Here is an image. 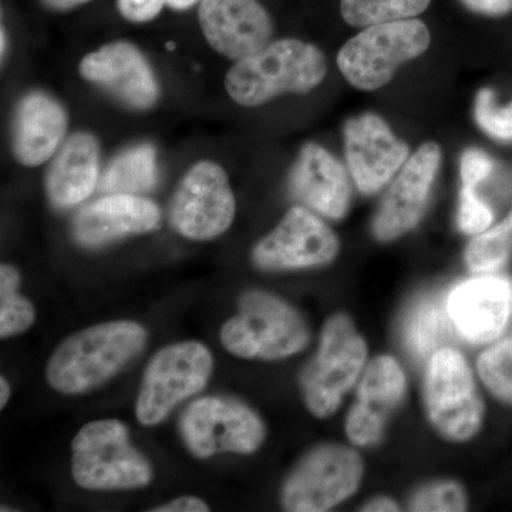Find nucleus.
I'll return each instance as SVG.
<instances>
[{"label": "nucleus", "instance_id": "b1692460", "mask_svg": "<svg viewBox=\"0 0 512 512\" xmlns=\"http://www.w3.org/2000/svg\"><path fill=\"white\" fill-rule=\"evenodd\" d=\"M431 0H340V13L353 28L414 19L429 8Z\"/></svg>", "mask_w": 512, "mask_h": 512}, {"label": "nucleus", "instance_id": "4be33fe9", "mask_svg": "<svg viewBox=\"0 0 512 512\" xmlns=\"http://www.w3.org/2000/svg\"><path fill=\"white\" fill-rule=\"evenodd\" d=\"M99 161V143L92 134L76 133L67 138L47 174L52 204L69 208L89 198L99 178Z\"/></svg>", "mask_w": 512, "mask_h": 512}, {"label": "nucleus", "instance_id": "dca6fc26", "mask_svg": "<svg viewBox=\"0 0 512 512\" xmlns=\"http://www.w3.org/2000/svg\"><path fill=\"white\" fill-rule=\"evenodd\" d=\"M345 151L350 175L365 195L382 190L409 156V147L394 136L382 117L373 113L346 123Z\"/></svg>", "mask_w": 512, "mask_h": 512}, {"label": "nucleus", "instance_id": "423d86ee", "mask_svg": "<svg viewBox=\"0 0 512 512\" xmlns=\"http://www.w3.org/2000/svg\"><path fill=\"white\" fill-rule=\"evenodd\" d=\"M72 476L86 490H137L151 483L154 471L131 446L126 424L109 419L87 423L74 436Z\"/></svg>", "mask_w": 512, "mask_h": 512}, {"label": "nucleus", "instance_id": "e433bc0d", "mask_svg": "<svg viewBox=\"0 0 512 512\" xmlns=\"http://www.w3.org/2000/svg\"><path fill=\"white\" fill-rule=\"evenodd\" d=\"M40 2H42V5L47 9L63 12V10L79 8V6L90 2V0H40Z\"/></svg>", "mask_w": 512, "mask_h": 512}, {"label": "nucleus", "instance_id": "4c0bfd02", "mask_svg": "<svg viewBox=\"0 0 512 512\" xmlns=\"http://www.w3.org/2000/svg\"><path fill=\"white\" fill-rule=\"evenodd\" d=\"M10 397V386L8 380L5 377L0 379V407H5L9 402Z\"/></svg>", "mask_w": 512, "mask_h": 512}, {"label": "nucleus", "instance_id": "72a5a7b5", "mask_svg": "<svg viewBox=\"0 0 512 512\" xmlns=\"http://www.w3.org/2000/svg\"><path fill=\"white\" fill-rule=\"evenodd\" d=\"M471 12L478 15L501 18L512 12V0H460Z\"/></svg>", "mask_w": 512, "mask_h": 512}, {"label": "nucleus", "instance_id": "412c9836", "mask_svg": "<svg viewBox=\"0 0 512 512\" xmlns=\"http://www.w3.org/2000/svg\"><path fill=\"white\" fill-rule=\"evenodd\" d=\"M67 114L49 94L33 92L20 100L13 126V151L19 163L37 167L46 163L62 144Z\"/></svg>", "mask_w": 512, "mask_h": 512}, {"label": "nucleus", "instance_id": "ddd939ff", "mask_svg": "<svg viewBox=\"0 0 512 512\" xmlns=\"http://www.w3.org/2000/svg\"><path fill=\"white\" fill-rule=\"evenodd\" d=\"M406 394V372L396 357L379 355L369 360L345 417L349 444L356 448L379 446L390 419L402 406Z\"/></svg>", "mask_w": 512, "mask_h": 512}, {"label": "nucleus", "instance_id": "4468645a", "mask_svg": "<svg viewBox=\"0 0 512 512\" xmlns=\"http://www.w3.org/2000/svg\"><path fill=\"white\" fill-rule=\"evenodd\" d=\"M440 161V147L426 143L404 163L373 220L372 232L377 241H396L420 224Z\"/></svg>", "mask_w": 512, "mask_h": 512}, {"label": "nucleus", "instance_id": "6ab92c4d", "mask_svg": "<svg viewBox=\"0 0 512 512\" xmlns=\"http://www.w3.org/2000/svg\"><path fill=\"white\" fill-rule=\"evenodd\" d=\"M160 224L156 202L136 194H110L79 211L73 237L83 247H103L128 235L156 231Z\"/></svg>", "mask_w": 512, "mask_h": 512}, {"label": "nucleus", "instance_id": "1a4fd4ad", "mask_svg": "<svg viewBox=\"0 0 512 512\" xmlns=\"http://www.w3.org/2000/svg\"><path fill=\"white\" fill-rule=\"evenodd\" d=\"M214 359L200 342L167 346L153 356L144 372L138 393L136 416L143 426H157L178 404L205 389Z\"/></svg>", "mask_w": 512, "mask_h": 512}, {"label": "nucleus", "instance_id": "f704fd0d", "mask_svg": "<svg viewBox=\"0 0 512 512\" xmlns=\"http://www.w3.org/2000/svg\"><path fill=\"white\" fill-rule=\"evenodd\" d=\"M154 512H207L210 507L201 498L184 495V497L175 498L170 503L153 508Z\"/></svg>", "mask_w": 512, "mask_h": 512}, {"label": "nucleus", "instance_id": "f3484780", "mask_svg": "<svg viewBox=\"0 0 512 512\" xmlns=\"http://www.w3.org/2000/svg\"><path fill=\"white\" fill-rule=\"evenodd\" d=\"M198 20L215 52L241 60L271 43L274 25L258 0H202Z\"/></svg>", "mask_w": 512, "mask_h": 512}, {"label": "nucleus", "instance_id": "7c9ffc66", "mask_svg": "<svg viewBox=\"0 0 512 512\" xmlns=\"http://www.w3.org/2000/svg\"><path fill=\"white\" fill-rule=\"evenodd\" d=\"M493 220V211L478 197L476 188L464 187L463 185L457 214V224L460 231L474 237V235L487 231L493 224Z\"/></svg>", "mask_w": 512, "mask_h": 512}, {"label": "nucleus", "instance_id": "6e6552de", "mask_svg": "<svg viewBox=\"0 0 512 512\" xmlns=\"http://www.w3.org/2000/svg\"><path fill=\"white\" fill-rule=\"evenodd\" d=\"M430 32L419 19L369 26L340 49L338 66L353 87L373 92L386 86L402 64L423 55Z\"/></svg>", "mask_w": 512, "mask_h": 512}, {"label": "nucleus", "instance_id": "c756f323", "mask_svg": "<svg viewBox=\"0 0 512 512\" xmlns=\"http://www.w3.org/2000/svg\"><path fill=\"white\" fill-rule=\"evenodd\" d=\"M474 116L481 130L498 141H512V101L507 107H498L493 90L478 92Z\"/></svg>", "mask_w": 512, "mask_h": 512}, {"label": "nucleus", "instance_id": "58836bf2", "mask_svg": "<svg viewBox=\"0 0 512 512\" xmlns=\"http://www.w3.org/2000/svg\"><path fill=\"white\" fill-rule=\"evenodd\" d=\"M5 29L2 28V59H5L6 52V43H8V39H6Z\"/></svg>", "mask_w": 512, "mask_h": 512}, {"label": "nucleus", "instance_id": "393cba45", "mask_svg": "<svg viewBox=\"0 0 512 512\" xmlns=\"http://www.w3.org/2000/svg\"><path fill=\"white\" fill-rule=\"evenodd\" d=\"M476 373L495 400L512 407V332L500 336L480 353Z\"/></svg>", "mask_w": 512, "mask_h": 512}, {"label": "nucleus", "instance_id": "bb28decb", "mask_svg": "<svg viewBox=\"0 0 512 512\" xmlns=\"http://www.w3.org/2000/svg\"><path fill=\"white\" fill-rule=\"evenodd\" d=\"M19 272L12 265L0 266V338H12L32 328L36 311L18 292Z\"/></svg>", "mask_w": 512, "mask_h": 512}, {"label": "nucleus", "instance_id": "c9c22d12", "mask_svg": "<svg viewBox=\"0 0 512 512\" xmlns=\"http://www.w3.org/2000/svg\"><path fill=\"white\" fill-rule=\"evenodd\" d=\"M362 512H397L402 511V507L397 503L394 498L389 495H377V497L370 498L360 508Z\"/></svg>", "mask_w": 512, "mask_h": 512}, {"label": "nucleus", "instance_id": "473e14b6", "mask_svg": "<svg viewBox=\"0 0 512 512\" xmlns=\"http://www.w3.org/2000/svg\"><path fill=\"white\" fill-rule=\"evenodd\" d=\"M461 181L464 187L476 188L493 171V161L477 148H470L461 157Z\"/></svg>", "mask_w": 512, "mask_h": 512}, {"label": "nucleus", "instance_id": "f257e3e1", "mask_svg": "<svg viewBox=\"0 0 512 512\" xmlns=\"http://www.w3.org/2000/svg\"><path fill=\"white\" fill-rule=\"evenodd\" d=\"M147 332L131 320L100 323L69 336L50 357L46 379L63 394L96 389L120 373L144 349Z\"/></svg>", "mask_w": 512, "mask_h": 512}, {"label": "nucleus", "instance_id": "9d476101", "mask_svg": "<svg viewBox=\"0 0 512 512\" xmlns=\"http://www.w3.org/2000/svg\"><path fill=\"white\" fill-rule=\"evenodd\" d=\"M180 431L192 456L201 460L221 453L254 454L268 434L248 404L217 396L192 403L181 417Z\"/></svg>", "mask_w": 512, "mask_h": 512}, {"label": "nucleus", "instance_id": "cd10ccee", "mask_svg": "<svg viewBox=\"0 0 512 512\" xmlns=\"http://www.w3.org/2000/svg\"><path fill=\"white\" fill-rule=\"evenodd\" d=\"M470 507L466 485L454 478H437L419 485L407 500L413 512H463Z\"/></svg>", "mask_w": 512, "mask_h": 512}, {"label": "nucleus", "instance_id": "9b49d317", "mask_svg": "<svg viewBox=\"0 0 512 512\" xmlns=\"http://www.w3.org/2000/svg\"><path fill=\"white\" fill-rule=\"evenodd\" d=\"M235 211L237 204L227 173L212 161H200L178 185L170 217L178 234L194 241H210L228 231Z\"/></svg>", "mask_w": 512, "mask_h": 512}, {"label": "nucleus", "instance_id": "39448f33", "mask_svg": "<svg viewBox=\"0 0 512 512\" xmlns=\"http://www.w3.org/2000/svg\"><path fill=\"white\" fill-rule=\"evenodd\" d=\"M311 329L305 318L284 299L265 291L242 293L238 315L221 328V343L242 359L275 362L308 348Z\"/></svg>", "mask_w": 512, "mask_h": 512}, {"label": "nucleus", "instance_id": "2f4dec72", "mask_svg": "<svg viewBox=\"0 0 512 512\" xmlns=\"http://www.w3.org/2000/svg\"><path fill=\"white\" fill-rule=\"evenodd\" d=\"M200 0H117L120 15L128 22L146 23L156 19L164 6L174 10H187Z\"/></svg>", "mask_w": 512, "mask_h": 512}, {"label": "nucleus", "instance_id": "c85d7f7f", "mask_svg": "<svg viewBox=\"0 0 512 512\" xmlns=\"http://www.w3.org/2000/svg\"><path fill=\"white\" fill-rule=\"evenodd\" d=\"M444 332H446V319L443 312L433 303H426L416 309L407 323L406 332H404L407 349L414 356L429 357L434 350L439 349L437 345L443 338Z\"/></svg>", "mask_w": 512, "mask_h": 512}, {"label": "nucleus", "instance_id": "a211bd4d", "mask_svg": "<svg viewBox=\"0 0 512 512\" xmlns=\"http://www.w3.org/2000/svg\"><path fill=\"white\" fill-rule=\"evenodd\" d=\"M80 74L131 109H150L160 96V87L150 63L136 46L113 42L84 56Z\"/></svg>", "mask_w": 512, "mask_h": 512}, {"label": "nucleus", "instance_id": "5701e85b", "mask_svg": "<svg viewBox=\"0 0 512 512\" xmlns=\"http://www.w3.org/2000/svg\"><path fill=\"white\" fill-rule=\"evenodd\" d=\"M156 181V150L150 144H141L111 161L101 181V190L109 194H138L151 190Z\"/></svg>", "mask_w": 512, "mask_h": 512}, {"label": "nucleus", "instance_id": "aec40b11", "mask_svg": "<svg viewBox=\"0 0 512 512\" xmlns=\"http://www.w3.org/2000/svg\"><path fill=\"white\" fill-rule=\"evenodd\" d=\"M295 200L329 220H343L352 201V187L343 165L319 144L302 148L289 175Z\"/></svg>", "mask_w": 512, "mask_h": 512}, {"label": "nucleus", "instance_id": "20e7f679", "mask_svg": "<svg viewBox=\"0 0 512 512\" xmlns=\"http://www.w3.org/2000/svg\"><path fill=\"white\" fill-rule=\"evenodd\" d=\"M369 363V345L348 313L336 312L323 323L315 355L303 367L301 393L306 409L319 420L338 412Z\"/></svg>", "mask_w": 512, "mask_h": 512}, {"label": "nucleus", "instance_id": "0eeeda50", "mask_svg": "<svg viewBox=\"0 0 512 512\" xmlns=\"http://www.w3.org/2000/svg\"><path fill=\"white\" fill-rule=\"evenodd\" d=\"M363 457L352 444L323 443L296 463L281 488L289 512H326L346 503L365 478Z\"/></svg>", "mask_w": 512, "mask_h": 512}, {"label": "nucleus", "instance_id": "f8f14e48", "mask_svg": "<svg viewBox=\"0 0 512 512\" xmlns=\"http://www.w3.org/2000/svg\"><path fill=\"white\" fill-rule=\"evenodd\" d=\"M339 251L338 235L325 221L308 208L293 207L252 249V262L262 271H299L332 264Z\"/></svg>", "mask_w": 512, "mask_h": 512}, {"label": "nucleus", "instance_id": "ea45409f", "mask_svg": "<svg viewBox=\"0 0 512 512\" xmlns=\"http://www.w3.org/2000/svg\"><path fill=\"white\" fill-rule=\"evenodd\" d=\"M508 220H510L512 222V211L510 212V215H508Z\"/></svg>", "mask_w": 512, "mask_h": 512}, {"label": "nucleus", "instance_id": "f03ea898", "mask_svg": "<svg viewBox=\"0 0 512 512\" xmlns=\"http://www.w3.org/2000/svg\"><path fill=\"white\" fill-rule=\"evenodd\" d=\"M477 373L454 348H439L427 357L421 400L431 429L441 440L466 444L483 430L485 403Z\"/></svg>", "mask_w": 512, "mask_h": 512}, {"label": "nucleus", "instance_id": "2eb2a0df", "mask_svg": "<svg viewBox=\"0 0 512 512\" xmlns=\"http://www.w3.org/2000/svg\"><path fill=\"white\" fill-rule=\"evenodd\" d=\"M447 315L461 338L490 345L504 335L512 319V281L504 275L480 274L451 291Z\"/></svg>", "mask_w": 512, "mask_h": 512}, {"label": "nucleus", "instance_id": "7ed1b4c3", "mask_svg": "<svg viewBox=\"0 0 512 512\" xmlns=\"http://www.w3.org/2000/svg\"><path fill=\"white\" fill-rule=\"evenodd\" d=\"M326 73L328 63L318 47L282 39L237 60L225 77V89L235 103L255 107L284 93L311 92Z\"/></svg>", "mask_w": 512, "mask_h": 512}, {"label": "nucleus", "instance_id": "a878e982", "mask_svg": "<svg viewBox=\"0 0 512 512\" xmlns=\"http://www.w3.org/2000/svg\"><path fill=\"white\" fill-rule=\"evenodd\" d=\"M512 256V224L505 218L497 227L474 235L464 251V261L474 274H495Z\"/></svg>", "mask_w": 512, "mask_h": 512}]
</instances>
